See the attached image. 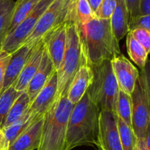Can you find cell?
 <instances>
[{"instance_id":"44dd1931","label":"cell","mask_w":150,"mask_h":150,"mask_svg":"<svg viewBox=\"0 0 150 150\" xmlns=\"http://www.w3.org/2000/svg\"><path fill=\"white\" fill-rule=\"evenodd\" d=\"M38 118H39V117H34L28 110L26 114L23 117H21L20 120H18L17 122L13 123L11 125L3 128L2 131L4 133L7 142H8L9 146Z\"/></svg>"},{"instance_id":"7402d4cb","label":"cell","mask_w":150,"mask_h":150,"mask_svg":"<svg viewBox=\"0 0 150 150\" xmlns=\"http://www.w3.org/2000/svg\"><path fill=\"white\" fill-rule=\"evenodd\" d=\"M126 45L129 57L141 70H144L146 67L149 53L132 37L129 32L127 34Z\"/></svg>"},{"instance_id":"d4e9b609","label":"cell","mask_w":150,"mask_h":150,"mask_svg":"<svg viewBox=\"0 0 150 150\" xmlns=\"http://www.w3.org/2000/svg\"><path fill=\"white\" fill-rule=\"evenodd\" d=\"M116 114L122 121L132 128V103L130 95L120 89L117 97Z\"/></svg>"},{"instance_id":"ac0fdd59","label":"cell","mask_w":150,"mask_h":150,"mask_svg":"<svg viewBox=\"0 0 150 150\" xmlns=\"http://www.w3.org/2000/svg\"><path fill=\"white\" fill-rule=\"evenodd\" d=\"M111 30L120 42L128 33L129 15L125 0H116V6L110 18Z\"/></svg>"},{"instance_id":"5bb4252c","label":"cell","mask_w":150,"mask_h":150,"mask_svg":"<svg viewBox=\"0 0 150 150\" xmlns=\"http://www.w3.org/2000/svg\"><path fill=\"white\" fill-rule=\"evenodd\" d=\"M55 71L56 70L54 67V64L46 50L44 48L40 64L25 90L29 97L30 103L40 92L41 89L48 83Z\"/></svg>"},{"instance_id":"e575fe53","label":"cell","mask_w":150,"mask_h":150,"mask_svg":"<svg viewBox=\"0 0 150 150\" xmlns=\"http://www.w3.org/2000/svg\"><path fill=\"white\" fill-rule=\"evenodd\" d=\"M135 150H150L147 148L144 139H137Z\"/></svg>"},{"instance_id":"9a60e30c","label":"cell","mask_w":150,"mask_h":150,"mask_svg":"<svg viewBox=\"0 0 150 150\" xmlns=\"http://www.w3.org/2000/svg\"><path fill=\"white\" fill-rule=\"evenodd\" d=\"M32 50L33 47H28L23 45L11 54L1 91L4 90L16 83L21 73L23 66L32 54Z\"/></svg>"},{"instance_id":"9c48e42d","label":"cell","mask_w":150,"mask_h":150,"mask_svg":"<svg viewBox=\"0 0 150 150\" xmlns=\"http://www.w3.org/2000/svg\"><path fill=\"white\" fill-rule=\"evenodd\" d=\"M98 148L103 150H123L115 113L108 111L100 112Z\"/></svg>"},{"instance_id":"d590c367","label":"cell","mask_w":150,"mask_h":150,"mask_svg":"<svg viewBox=\"0 0 150 150\" xmlns=\"http://www.w3.org/2000/svg\"><path fill=\"white\" fill-rule=\"evenodd\" d=\"M86 1L89 3V6H90L91 9L92 10L93 13H95V11L98 10V7H99L100 4L102 0H86Z\"/></svg>"},{"instance_id":"ffe728a7","label":"cell","mask_w":150,"mask_h":150,"mask_svg":"<svg viewBox=\"0 0 150 150\" xmlns=\"http://www.w3.org/2000/svg\"><path fill=\"white\" fill-rule=\"evenodd\" d=\"M29 105H30V100L29 97L26 92H23L12 105L6 117L3 128L11 125L23 117L29 110Z\"/></svg>"},{"instance_id":"83f0119b","label":"cell","mask_w":150,"mask_h":150,"mask_svg":"<svg viewBox=\"0 0 150 150\" xmlns=\"http://www.w3.org/2000/svg\"><path fill=\"white\" fill-rule=\"evenodd\" d=\"M116 6V0H102L98 10L95 11V18L110 19Z\"/></svg>"},{"instance_id":"d6986e66","label":"cell","mask_w":150,"mask_h":150,"mask_svg":"<svg viewBox=\"0 0 150 150\" xmlns=\"http://www.w3.org/2000/svg\"><path fill=\"white\" fill-rule=\"evenodd\" d=\"M40 1V0H17L15 1L12 21L7 35L26 18Z\"/></svg>"},{"instance_id":"1f68e13d","label":"cell","mask_w":150,"mask_h":150,"mask_svg":"<svg viewBox=\"0 0 150 150\" xmlns=\"http://www.w3.org/2000/svg\"><path fill=\"white\" fill-rule=\"evenodd\" d=\"M128 10L129 21L139 16V0H125Z\"/></svg>"},{"instance_id":"836d02e7","label":"cell","mask_w":150,"mask_h":150,"mask_svg":"<svg viewBox=\"0 0 150 150\" xmlns=\"http://www.w3.org/2000/svg\"><path fill=\"white\" fill-rule=\"evenodd\" d=\"M9 144L4 136L2 129L0 127V150H8Z\"/></svg>"},{"instance_id":"8fae6325","label":"cell","mask_w":150,"mask_h":150,"mask_svg":"<svg viewBox=\"0 0 150 150\" xmlns=\"http://www.w3.org/2000/svg\"><path fill=\"white\" fill-rule=\"evenodd\" d=\"M67 22L48 32L42 38L44 46L52 62L56 71L61 67L66 47Z\"/></svg>"},{"instance_id":"7a4b0ae2","label":"cell","mask_w":150,"mask_h":150,"mask_svg":"<svg viewBox=\"0 0 150 150\" xmlns=\"http://www.w3.org/2000/svg\"><path fill=\"white\" fill-rule=\"evenodd\" d=\"M79 30L83 52L89 65L106 60L111 61L121 54L119 42L111 30L110 19L94 18L85 25L79 26Z\"/></svg>"},{"instance_id":"8992f818","label":"cell","mask_w":150,"mask_h":150,"mask_svg":"<svg viewBox=\"0 0 150 150\" xmlns=\"http://www.w3.org/2000/svg\"><path fill=\"white\" fill-rule=\"evenodd\" d=\"M74 3L75 0H54L44 12L21 45L34 47L55 27L68 21H76Z\"/></svg>"},{"instance_id":"cb8c5ba5","label":"cell","mask_w":150,"mask_h":150,"mask_svg":"<svg viewBox=\"0 0 150 150\" xmlns=\"http://www.w3.org/2000/svg\"><path fill=\"white\" fill-rule=\"evenodd\" d=\"M14 5V0H0V45L8 33Z\"/></svg>"},{"instance_id":"603a6c76","label":"cell","mask_w":150,"mask_h":150,"mask_svg":"<svg viewBox=\"0 0 150 150\" xmlns=\"http://www.w3.org/2000/svg\"><path fill=\"white\" fill-rule=\"evenodd\" d=\"M22 92L16 90L14 84L0 92V127L1 129L12 105Z\"/></svg>"},{"instance_id":"30bf717a","label":"cell","mask_w":150,"mask_h":150,"mask_svg":"<svg viewBox=\"0 0 150 150\" xmlns=\"http://www.w3.org/2000/svg\"><path fill=\"white\" fill-rule=\"evenodd\" d=\"M111 62L119 89L130 95L139 77V70L122 54L114 57Z\"/></svg>"},{"instance_id":"e0dca14e","label":"cell","mask_w":150,"mask_h":150,"mask_svg":"<svg viewBox=\"0 0 150 150\" xmlns=\"http://www.w3.org/2000/svg\"><path fill=\"white\" fill-rule=\"evenodd\" d=\"M43 116L36 119L9 146L8 150H35L40 145Z\"/></svg>"},{"instance_id":"52a82bcc","label":"cell","mask_w":150,"mask_h":150,"mask_svg":"<svg viewBox=\"0 0 150 150\" xmlns=\"http://www.w3.org/2000/svg\"><path fill=\"white\" fill-rule=\"evenodd\" d=\"M149 83L146 67L142 70L133 92L130 94L132 103V129L137 139H144L149 128Z\"/></svg>"},{"instance_id":"3957f363","label":"cell","mask_w":150,"mask_h":150,"mask_svg":"<svg viewBox=\"0 0 150 150\" xmlns=\"http://www.w3.org/2000/svg\"><path fill=\"white\" fill-rule=\"evenodd\" d=\"M73 105L64 95L57 99L44 114L40 142L37 150H67V122Z\"/></svg>"},{"instance_id":"4316f807","label":"cell","mask_w":150,"mask_h":150,"mask_svg":"<svg viewBox=\"0 0 150 150\" xmlns=\"http://www.w3.org/2000/svg\"><path fill=\"white\" fill-rule=\"evenodd\" d=\"M74 11L78 25L82 26L95 18L86 0H75Z\"/></svg>"},{"instance_id":"6da1fadb","label":"cell","mask_w":150,"mask_h":150,"mask_svg":"<svg viewBox=\"0 0 150 150\" xmlns=\"http://www.w3.org/2000/svg\"><path fill=\"white\" fill-rule=\"evenodd\" d=\"M100 112L87 92L73 105L67 122V150L92 145L99 147Z\"/></svg>"},{"instance_id":"4dcf8cb0","label":"cell","mask_w":150,"mask_h":150,"mask_svg":"<svg viewBox=\"0 0 150 150\" xmlns=\"http://www.w3.org/2000/svg\"><path fill=\"white\" fill-rule=\"evenodd\" d=\"M11 54L6 51L0 50V92L2 89L3 81L5 76L7 64L10 59Z\"/></svg>"},{"instance_id":"2e32d148","label":"cell","mask_w":150,"mask_h":150,"mask_svg":"<svg viewBox=\"0 0 150 150\" xmlns=\"http://www.w3.org/2000/svg\"><path fill=\"white\" fill-rule=\"evenodd\" d=\"M44 44L42 40L38 42L33 47L32 54L28 58L26 64L23 66L18 79L14 83L16 89L18 92H25L29 81L38 70L44 51Z\"/></svg>"},{"instance_id":"8d00e7d4","label":"cell","mask_w":150,"mask_h":150,"mask_svg":"<svg viewBox=\"0 0 150 150\" xmlns=\"http://www.w3.org/2000/svg\"><path fill=\"white\" fill-rule=\"evenodd\" d=\"M99 150H103V149H100V148H99Z\"/></svg>"},{"instance_id":"f1b7e54d","label":"cell","mask_w":150,"mask_h":150,"mask_svg":"<svg viewBox=\"0 0 150 150\" xmlns=\"http://www.w3.org/2000/svg\"><path fill=\"white\" fill-rule=\"evenodd\" d=\"M133 38L145 48L148 53L150 51V31L144 29H137L129 32Z\"/></svg>"},{"instance_id":"5b68a950","label":"cell","mask_w":150,"mask_h":150,"mask_svg":"<svg viewBox=\"0 0 150 150\" xmlns=\"http://www.w3.org/2000/svg\"><path fill=\"white\" fill-rule=\"evenodd\" d=\"M93 78L86 92L100 111H108L116 114L118 83L113 73L111 61H103L90 65Z\"/></svg>"},{"instance_id":"4fadbf2b","label":"cell","mask_w":150,"mask_h":150,"mask_svg":"<svg viewBox=\"0 0 150 150\" xmlns=\"http://www.w3.org/2000/svg\"><path fill=\"white\" fill-rule=\"evenodd\" d=\"M93 73L86 57L73 77L67 93V98L73 105L81 100L92 83Z\"/></svg>"},{"instance_id":"7c38bea8","label":"cell","mask_w":150,"mask_h":150,"mask_svg":"<svg viewBox=\"0 0 150 150\" xmlns=\"http://www.w3.org/2000/svg\"><path fill=\"white\" fill-rule=\"evenodd\" d=\"M57 94V74L54 72L48 83L35 97L29 111L35 117H42L56 101Z\"/></svg>"},{"instance_id":"484cf974","label":"cell","mask_w":150,"mask_h":150,"mask_svg":"<svg viewBox=\"0 0 150 150\" xmlns=\"http://www.w3.org/2000/svg\"><path fill=\"white\" fill-rule=\"evenodd\" d=\"M117 127L123 150H135L137 138L131 127H128L117 116Z\"/></svg>"},{"instance_id":"d6a6232c","label":"cell","mask_w":150,"mask_h":150,"mask_svg":"<svg viewBox=\"0 0 150 150\" xmlns=\"http://www.w3.org/2000/svg\"><path fill=\"white\" fill-rule=\"evenodd\" d=\"M139 13L141 16L150 15V0H139Z\"/></svg>"},{"instance_id":"ba28073f","label":"cell","mask_w":150,"mask_h":150,"mask_svg":"<svg viewBox=\"0 0 150 150\" xmlns=\"http://www.w3.org/2000/svg\"><path fill=\"white\" fill-rule=\"evenodd\" d=\"M54 0H40L26 18L7 35L0 45V50L13 54L20 48L32 32L42 15Z\"/></svg>"},{"instance_id":"277c9868","label":"cell","mask_w":150,"mask_h":150,"mask_svg":"<svg viewBox=\"0 0 150 150\" xmlns=\"http://www.w3.org/2000/svg\"><path fill=\"white\" fill-rule=\"evenodd\" d=\"M85 59L77 22L74 20L67 21V38L64 57L57 74V98L67 95L69 86L73 77Z\"/></svg>"},{"instance_id":"f546056e","label":"cell","mask_w":150,"mask_h":150,"mask_svg":"<svg viewBox=\"0 0 150 150\" xmlns=\"http://www.w3.org/2000/svg\"><path fill=\"white\" fill-rule=\"evenodd\" d=\"M137 29H144L150 31V15H139L129 21L128 32Z\"/></svg>"}]
</instances>
